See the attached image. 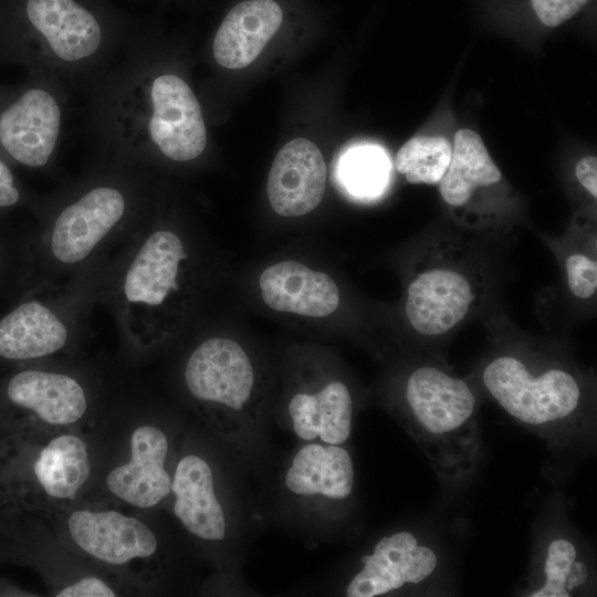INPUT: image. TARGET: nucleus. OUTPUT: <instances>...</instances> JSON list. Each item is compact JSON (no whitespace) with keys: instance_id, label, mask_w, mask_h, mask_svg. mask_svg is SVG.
Segmentation results:
<instances>
[{"instance_id":"f257e3e1","label":"nucleus","mask_w":597,"mask_h":597,"mask_svg":"<svg viewBox=\"0 0 597 597\" xmlns=\"http://www.w3.org/2000/svg\"><path fill=\"white\" fill-rule=\"evenodd\" d=\"M93 86L95 127L118 163L137 166L150 149L177 163L203 153L207 128L190 85L177 74L147 71L137 49Z\"/></svg>"},{"instance_id":"f03ea898","label":"nucleus","mask_w":597,"mask_h":597,"mask_svg":"<svg viewBox=\"0 0 597 597\" xmlns=\"http://www.w3.org/2000/svg\"><path fill=\"white\" fill-rule=\"evenodd\" d=\"M21 31L43 77L90 84L101 77L126 23L106 0H15Z\"/></svg>"},{"instance_id":"7ed1b4c3","label":"nucleus","mask_w":597,"mask_h":597,"mask_svg":"<svg viewBox=\"0 0 597 597\" xmlns=\"http://www.w3.org/2000/svg\"><path fill=\"white\" fill-rule=\"evenodd\" d=\"M402 425L446 483L472 476L482 455L478 400L471 387L446 370L422 365L402 389Z\"/></svg>"},{"instance_id":"20e7f679","label":"nucleus","mask_w":597,"mask_h":597,"mask_svg":"<svg viewBox=\"0 0 597 597\" xmlns=\"http://www.w3.org/2000/svg\"><path fill=\"white\" fill-rule=\"evenodd\" d=\"M139 187L125 171L91 180L67 197L48 224V259L71 270L86 263L136 213Z\"/></svg>"},{"instance_id":"39448f33","label":"nucleus","mask_w":597,"mask_h":597,"mask_svg":"<svg viewBox=\"0 0 597 597\" xmlns=\"http://www.w3.org/2000/svg\"><path fill=\"white\" fill-rule=\"evenodd\" d=\"M482 383L498 405L517 422L540 432L565 429L582 409L577 377L561 367L535 370L514 355H500L482 370Z\"/></svg>"},{"instance_id":"423d86ee","label":"nucleus","mask_w":597,"mask_h":597,"mask_svg":"<svg viewBox=\"0 0 597 597\" xmlns=\"http://www.w3.org/2000/svg\"><path fill=\"white\" fill-rule=\"evenodd\" d=\"M184 380L197 400L221 409L234 434L251 426L255 371L245 349L227 337H211L188 357Z\"/></svg>"},{"instance_id":"0eeeda50","label":"nucleus","mask_w":597,"mask_h":597,"mask_svg":"<svg viewBox=\"0 0 597 597\" xmlns=\"http://www.w3.org/2000/svg\"><path fill=\"white\" fill-rule=\"evenodd\" d=\"M186 260L184 241L169 229H155L138 240L117 283L118 308L126 326H134L139 316H149L165 306L179 289Z\"/></svg>"},{"instance_id":"6e6552de","label":"nucleus","mask_w":597,"mask_h":597,"mask_svg":"<svg viewBox=\"0 0 597 597\" xmlns=\"http://www.w3.org/2000/svg\"><path fill=\"white\" fill-rule=\"evenodd\" d=\"M438 186L451 214L463 223L479 227L494 221L501 213L505 180L473 129L455 133L450 165Z\"/></svg>"},{"instance_id":"1a4fd4ad","label":"nucleus","mask_w":597,"mask_h":597,"mask_svg":"<svg viewBox=\"0 0 597 597\" xmlns=\"http://www.w3.org/2000/svg\"><path fill=\"white\" fill-rule=\"evenodd\" d=\"M65 87L44 77L0 113V144L18 163L41 168L54 157L61 138Z\"/></svg>"},{"instance_id":"9d476101","label":"nucleus","mask_w":597,"mask_h":597,"mask_svg":"<svg viewBox=\"0 0 597 597\" xmlns=\"http://www.w3.org/2000/svg\"><path fill=\"white\" fill-rule=\"evenodd\" d=\"M481 300V286L465 268L436 262L419 271L407 286L405 316L411 328L428 337L460 325Z\"/></svg>"},{"instance_id":"9b49d317","label":"nucleus","mask_w":597,"mask_h":597,"mask_svg":"<svg viewBox=\"0 0 597 597\" xmlns=\"http://www.w3.org/2000/svg\"><path fill=\"white\" fill-rule=\"evenodd\" d=\"M436 548L417 534L401 530L377 541L360 559V567L348 582V597H377L418 586L439 569Z\"/></svg>"},{"instance_id":"f8f14e48","label":"nucleus","mask_w":597,"mask_h":597,"mask_svg":"<svg viewBox=\"0 0 597 597\" xmlns=\"http://www.w3.org/2000/svg\"><path fill=\"white\" fill-rule=\"evenodd\" d=\"M326 188V166L318 147L306 138L285 144L268 177V198L282 217H301L314 210Z\"/></svg>"},{"instance_id":"ddd939ff","label":"nucleus","mask_w":597,"mask_h":597,"mask_svg":"<svg viewBox=\"0 0 597 597\" xmlns=\"http://www.w3.org/2000/svg\"><path fill=\"white\" fill-rule=\"evenodd\" d=\"M168 440L155 426H140L130 437V460L113 469L106 479L108 490L137 507L157 505L171 493L166 470Z\"/></svg>"},{"instance_id":"4468645a","label":"nucleus","mask_w":597,"mask_h":597,"mask_svg":"<svg viewBox=\"0 0 597 597\" xmlns=\"http://www.w3.org/2000/svg\"><path fill=\"white\" fill-rule=\"evenodd\" d=\"M73 541L87 554L109 564L148 557L157 549L153 531L137 519L116 511H74L69 517Z\"/></svg>"},{"instance_id":"2eb2a0df","label":"nucleus","mask_w":597,"mask_h":597,"mask_svg":"<svg viewBox=\"0 0 597 597\" xmlns=\"http://www.w3.org/2000/svg\"><path fill=\"white\" fill-rule=\"evenodd\" d=\"M259 285L263 302L277 312L325 317L337 310L341 301L339 289L328 274L296 261L269 265Z\"/></svg>"},{"instance_id":"dca6fc26","label":"nucleus","mask_w":597,"mask_h":597,"mask_svg":"<svg viewBox=\"0 0 597 597\" xmlns=\"http://www.w3.org/2000/svg\"><path fill=\"white\" fill-rule=\"evenodd\" d=\"M174 513L192 535L211 542L227 536V517L210 464L197 454L182 457L171 479Z\"/></svg>"},{"instance_id":"f3484780","label":"nucleus","mask_w":597,"mask_h":597,"mask_svg":"<svg viewBox=\"0 0 597 597\" xmlns=\"http://www.w3.org/2000/svg\"><path fill=\"white\" fill-rule=\"evenodd\" d=\"M284 485L296 496L343 502L355 486L352 455L341 444L306 442L294 453Z\"/></svg>"},{"instance_id":"a211bd4d","label":"nucleus","mask_w":597,"mask_h":597,"mask_svg":"<svg viewBox=\"0 0 597 597\" xmlns=\"http://www.w3.org/2000/svg\"><path fill=\"white\" fill-rule=\"evenodd\" d=\"M281 7L274 0H247L234 6L213 39V57L227 69L251 64L282 23Z\"/></svg>"},{"instance_id":"6ab92c4d","label":"nucleus","mask_w":597,"mask_h":597,"mask_svg":"<svg viewBox=\"0 0 597 597\" xmlns=\"http://www.w3.org/2000/svg\"><path fill=\"white\" fill-rule=\"evenodd\" d=\"M70 327L49 303L25 302L0 321V356L25 360L54 354L69 342Z\"/></svg>"},{"instance_id":"aec40b11","label":"nucleus","mask_w":597,"mask_h":597,"mask_svg":"<svg viewBox=\"0 0 597 597\" xmlns=\"http://www.w3.org/2000/svg\"><path fill=\"white\" fill-rule=\"evenodd\" d=\"M353 412L352 394L341 380H332L317 391L297 392L287 405L292 430L305 442L343 446L352 434Z\"/></svg>"},{"instance_id":"412c9836","label":"nucleus","mask_w":597,"mask_h":597,"mask_svg":"<svg viewBox=\"0 0 597 597\" xmlns=\"http://www.w3.org/2000/svg\"><path fill=\"white\" fill-rule=\"evenodd\" d=\"M7 394L14 405L32 410L51 425L76 422L87 407L83 387L73 377L61 373L21 371L9 381Z\"/></svg>"},{"instance_id":"4be33fe9","label":"nucleus","mask_w":597,"mask_h":597,"mask_svg":"<svg viewBox=\"0 0 597 597\" xmlns=\"http://www.w3.org/2000/svg\"><path fill=\"white\" fill-rule=\"evenodd\" d=\"M590 580L584 551L572 537L557 534L544 545L537 584L527 590V596L570 597L582 593Z\"/></svg>"},{"instance_id":"5701e85b","label":"nucleus","mask_w":597,"mask_h":597,"mask_svg":"<svg viewBox=\"0 0 597 597\" xmlns=\"http://www.w3.org/2000/svg\"><path fill=\"white\" fill-rule=\"evenodd\" d=\"M33 470L48 495L73 499L91 472L85 442L73 434L54 438L40 452Z\"/></svg>"},{"instance_id":"b1692460","label":"nucleus","mask_w":597,"mask_h":597,"mask_svg":"<svg viewBox=\"0 0 597 597\" xmlns=\"http://www.w3.org/2000/svg\"><path fill=\"white\" fill-rule=\"evenodd\" d=\"M451 143L442 136H416L397 151L396 170L412 185H438L450 165Z\"/></svg>"},{"instance_id":"393cba45","label":"nucleus","mask_w":597,"mask_h":597,"mask_svg":"<svg viewBox=\"0 0 597 597\" xmlns=\"http://www.w3.org/2000/svg\"><path fill=\"white\" fill-rule=\"evenodd\" d=\"M342 178L346 187L359 196L377 195L388 174V160L377 147L360 146L350 149L342 159Z\"/></svg>"},{"instance_id":"a878e982","label":"nucleus","mask_w":597,"mask_h":597,"mask_svg":"<svg viewBox=\"0 0 597 597\" xmlns=\"http://www.w3.org/2000/svg\"><path fill=\"white\" fill-rule=\"evenodd\" d=\"M566 282L573 296L588 300L597 291L596 260L584 253H572L565 260Z\"/></svg>"},{"instance_id":"bb28decb","label":"nucleus","mask_w":597,"mask_h":597,"mask_svg":"<svg viewBox=\"0 0 597 597\" xmlns=\"http://www.w3.org/2000/svg\"><path fill=\"white\" fill-rule=\"evenodd\" d=\"M538 21L556 28L575 17L589 0H530Z\"/></svg>"},{"instance_id":"cd10ccee","label":"nucleus","mask_w":597,"mask_h":597,"mask_svg":"<svg viewBox=\"0 0 597 597\" xmlns=\"http://www.w3.org/2000/svg\"><path fill=\"white\" fill-rule=\"evenodd\" d=\"M57 597H114L111 587L96 577L82 578L56 594Z\"/></svg>"},{"instance_id":"c85d7f7f","label":"nucleus","mask_w":597,"mask_h":597,"mask_svg":"<svg viewBox=\"0 0 597 597\" xmlns=\"http://www.w3.org/2000/svg\"><path fill=\"white\" fill-rule=\"evenodd\" d=\"M575 177L579 185L593 197L597 198V158L594 155L582 157L575 165Z\"/></svg>"},{"instance_id":"c756f323","label":"nucleus","mask_w":597,"mask_h":597,"mask_svg":"<svg viewBox=\"0 0 597 597\" xmlns=\"http://www.w3.org/2000/svg\"><path fill=\"white\" fill-rule=\"evenodd\" d=\"M20 192L14 186V178L8 166L0 160V208L15 205Z\"/></svg>"}]
</instances>
